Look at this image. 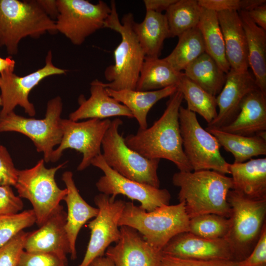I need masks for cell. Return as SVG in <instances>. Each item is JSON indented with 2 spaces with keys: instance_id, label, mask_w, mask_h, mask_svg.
Wrapping results in <instances>:
<instances>
[{
  "instance_id": "1",
  "label": "cell",
  "mask_w": 266,
  "mask_h": 266,
  "mask_svg": "<svg viewBox=\"0 0 266 266\" xmlns=\"http://www.w3.org/2000/svg\"><path fill=\"white\" fill-rule=\"evenodd\" d=\"M183 100L177 89L170 96L166 107L160 118L145 129L124 138L131 149L149 159H165L172 162L180 171L193 169L183 151L179 121V111Z\"/></svg>"
},
{
  "instance_id": "2",
  "label": "cell",
  "mask_w": 266,
  "mask_h": 266,
  "mask_svg": "<svg viewBox=\"0 0 266 266\" xmlns=\"http://www.w3.org/2000/svg\"><path fill=\"white\" fill-rule=\"evenodd\" d=\"M172 181L180 189L178 199L184 203L190 219L210 213L230 217L227 196L233 189L231 177L210 170L179 171L173 174Z\"/></svg>"
},
{
  "instance_id": "3",
  "label": "cell",
  "mask_w": 266,
  "mask_h": 266,
  "mask_svg": "<svg viewBox=\"0 0 266 266\" xmlns=\"http://www.w3.org/2000/svg\"><path fill=\"white\" fill-rule=\"evenodd\" d=\"M110 6L111 13L104 28L118 33L121 40L114 51V64L104 70V77L109 82L102 84L105 88L115 91L135 90L145 55L133 29V14H125L121 22L114 0L111 1Z\"/></svg>"
},
{
  "instance_id": "4",
  "label": "cell",
  "mask_w": 266,
  "mask_h": 266,
  "mask_svg": "<svg viewBox=\"0 0 266 266\" xmlns=\"http://www.w3.org/2000/svg\"><path fill=\"white\" fill-rule=\"evenodd\" d=\"M189 220L183 202L164 205L152 211L126 202L118 225L135 229L151 246L162 251L173 236L189 232Z\"/></svg>"
},
{
  "instance_id": "5",
  "label": "cell",
  "mask_w": 266,
  "mask_h": 266,
  "mask_svg": "<svg viewBox=\"0 0 266 266\" xmlns=\"http://www.w3.org/2000/svg\"><path fill=\"white\" fill-rule=\"evenodd\" d=\"M57 32L55 21L44 11L38 0H0V47L11 57L18 53L20 41Z\"/></svg>"
},
{
  "instance_id": "6",
  "label": "cell",
  "mask_w": 266,
  "mask_h": 266,
  "mask_svg": "<svg viewBox=\"0 0 266 266\" xmlns=\"http://www.w3.org/2000/svg\"><path fill=\"white\" fill-rule=\"evenodd\" d=\"M44 162L41 159L32 168L18 170L14 186L18 196L32 204L39 227L60 207L67 194V189L59 187L55 178L66 162L51 168L46 167Z\"/></svg>"
},
{
  "instance_id": "7",
  "label": "cell",
  "mask_w": 266,
  "mask_h": 266,
  "mask_svg": "<svg viewBox=\"0 0 266 266\" xmlns=\"http://www.w3.org/2000/svg\"><path fill=\"white\" fill-rule=\"evenodd\" d=\"M122 121H111L101 142L103 159L106 164L123 176L143 184L160 188L157 170L160 159L146 158L129 148L119 133Z\"/></svg>"
},
{
  "instance_id": "8",
  "label": "cell",
  "mask_w": 266,
  "mask_h": 266,
  "mask_svg": "<svg viewBox=\"0 0 266 266\" xmlns=\"http://www.w3.org/2000/svg\"><path fill=\"white\" fill-rule=\"evenodd\" d=\"M227 200L231 208V226L225 238L238 262L249 255L260 236L266 224V200H251L231 190Z\"/></svg>"
},
{
  "instance_id": "9",
  "label": "cell",
  "mask_w": 266,
  "mask_h": 266,
  "mask_svg": "<svg viewBox=\"0 0 266 266\" xmlns=\"http://www.w3.org/2000/svg\"><path fill=\"white\" fill-rule=\"evenodd\" d=\"M62 99L57 96L48 101L43 119L27 118L12 112L0 117V133L15 132L27 136L37 151L43 153L44 162H49L54 147L60 144L62 138Z\"/></svg>"
},
{
  "instance_id": "10",
  "label": "cell",
  "mask_w": 266,
  "mask_h": 266,
  "mask_svg": "<svg viewBox=\"0 0 266 266\" xmlns=\"http://www.w3.org/2000/svg\"><path fill=\"white\" fill-rule=\"evenodd\" d=\"M179 121L183 151L193 171L210 170L230 174L229 163L221 154L218 141L201 126L196 114L181 106Z\"/></svg>"
},
{
  "instance_id": "11",
  "label": "cell",
  "mask_w": 266,
  "mask_h": 266,
  "mask_svg": "<svg viewBox=\"0 0 266 266\" xmlns=\"http://www.w3.org/2000/svg\"><path fill=\"white\" fill-rule=\"evenodd\" d=\"M58 15L57 32L75 45L100 29L111 13V7L103 0L94 4L86 0H56Z\"/></svg>"
},
{
  "instance_id": "12",
  "label": "cell",
  "mask_w": 266,
  "mask_h": 266,
  "mask_svg": "<svg viewBox=\"0 0 266 266\" xmlns=\"http://www.w3.org/2000/svg\"><path fill=\"white\" fill-rule=\"evenodd\" d=\"M110 123L108 119H90L82 122L62 119V138L59 146L54 150L50 162H57L64 150L72 149L83 154L77 170L87 168L92 160L101 154L102 140Z\"/></svg>"
},
{
  "instance_id": "13",
  "label": "cell",
  "mask_w": 266,
  "mask_h": 266,
  "mask_svg": "<svg viewBox=\"0 0 266 266\" xmlns=\"http://www.w3.org/2000/svg\"><path fill=\"white\" fill-rule=\"evenodd\" d=\"M91 165L103 172L96 183L97 189L101 193L115 199L122 195L132 200L140 202L139 206L147 211L169 203L171 195L166 189H160L128 179L109 167L105 162L101 154L96 157Z\"/></svg>"
},
{
  "instance_id": "14",
  "label": "cell",
  "mask_w": 266,
  "mask_h": 266,
  "mask_svg": "<svg viewBox=\"0 0 266 266\" xmlns=\"http://www.w3.org/2000/svg\"><path fill=\"white\" fill-rule=\"evenodd\" d=\"M94 202L99 213L88 223L90 238L84 257L78 266H89L96 258L104 256L110 245L117 243L121 237L118 222L126 202L102 193L95 197Z\"/></svg>"
},
{
  "instance_id": "15",
  "label": "cell",
  "mask_w": 266,
  "mask_h": 266,
  "mask_svg": "<svg viewBox=\"0 0 266 266\" xmlns=\"http://www.w3.org/2000/svg\"><path fill=\"white\" fill-rule=\"evenodd\" d=\"M66 70L59 68L52 63L51 51L45 58L44 66L24 76L17 75L14 71H5L0 74V98L2 108L0 117L13 112L17 106L23 108L31 117L35 115V109L29 100L31 91L43 79L55 75L65 74Z\"/></svg>"
},
{
  "instance_id": "16",
  "label": "cell",
  "mask_w": 266,
  "mask_h": 266,
  "mask_svg": "<svg viewBox=\"0 0 266 266\" xmlns=\"http://www.w3.org/2000/svg\"><path fill=\"white\" fill-rule=\"evenodd\" d=\"M162 252L163 254L181 259L235 261L232 247L226 238L207 239L189 232L173 236Z\"/></svg>"
},
{
  "instance_id": "17",
  "label": "cell",
  "mask_w": 266,
  "mask_h": 266,
  "mask_svg": "<svg viewBox=\"0 0 266 266\" xmlns=\"http://www.w3.org/2000/svg\"><path fill=\"white\" fill-rule=\"evenodd\" d=\"M121 237L114 246H109L105 255L116 266H158L163 255L151 246L135 229L120 227Z\"/></svg>"
},
{
  "instance_id": "18",
  "label": "cell",
  "mask_w": 266,
  "mask_h": 266,
  "mask_svg": "<svg viewBox=\"0 0 266 266\" xmlns=\"http://www.w3.org/2000/svg\"><path fill=\"white\" fill-rule=\"evenodd\" d=\"M256 89L254 77L249 71L237 72L231 69L222 90L216 97L217 115L206 128L220 129L232 122L239 112L243 99Z\"/></svg>"
},
{
  "instance_id": "19",
  "label": "cell",
  "mask_w": 266,
  "mask_h": 266,
  "mask_svg": "<svg viewBox=\"0 0 266 266\" xmlns=\"http://www.w3.org/2000/svg\"><path fill=\"white\" fill-rule=\"evenodd\" d=\"M66 212L62 205L39 228L28 232L24 250L55 254L67 260L70 254V246L65 229Z\"/></svg>"
},
{
  "instance_id": "20",
  "label": "cell",
  "mask_w": 266,
  "mask_h": 266,
  "mask_svg": "<svg viewBox=\"0 0 266 266\" xmlns=\"http://www.w3.org/2000/svg\"><path fill=\"white\" fill-rule=\"evenodd\" d=\"M90 85V97L88 99L82 96L79 98V106L69 114V119L78 121L85 119H105L114 116L133 118L125 105L107 94L102 82L96 79Z\"/></svg>"
},
{
  "instance_id": "21",
  "label": "cell",
  "mask_w": 266,
  "mask_h": 266,
  "mask_svg": "<svg viewBox=\"0 0 266 266\" xmlns=\"http://www.w3.org/2000/svg\"><path fill=\"white\" fill-rule=\"evenodd\" d=\"M217 16L231 69L237 72L248 71L247 40L238 12L221 11L217 12Z\"/></svg>"
},
{
  "instance_id": "22",
  "label": "cell",
  "mask_w": 266,
  "mask_h": 266,
  "mask_svg": "<svg viewBox=\"0 0 266 266\" xmlns=\"http://www.w3.org/2000/svg\"><path fill=\"white\" fill-rule=\"evenodd\" d=\"M62 179L67 189V194L64 200L67 209L65 229L70 246L71 259L75 260L77 258L76 242L79 231L89 220L98 215L99 209L89 204L81 197L75 185L71 171L64 172Z\"/></svg>"
},
{
  "instance_id": "23",
  "label": "cell",
  "mask_w": 266,
  "mask_h": 266,
  "mask_svg": "<svg viewBox=\"0 0 266 266\" xmlns=\"http://www.w3.org/2000/svg\"><path fill=\"white\" fill-rule=\"evenodd\" d=\"M217 129L246 136L266 131V95L259 89L248 93L242 100L235 119Z\"/></svg>"
},
{
  "instance_id": "24",
  "label": "cell",
  "mask_w": 266,
  "mask_h": 266,
  "mask_svg": "<svg viewBox=\"0 0 266 266\" xmlns=\"http://www.w3.org/2000/svg\"><path fill=\"white\" fill-rule=\"evenodd\" d=\"M233 189L254 200H266V158L229 164Z\"/></svg>"
},
{
  "instance_id": "25",
  "label": "cell",
  "mask_w": 266,
  "mask_h": 266,
  "mask_svg": "<svg viewBox=\"0 0 266 266\" xmlns=\"http://www.w3.org/2000/svg\"><path fill=\"white\" fill-rule=\"evenodd\" d=\"M244 30L248 61L258 89L266 95V32L255 24L247 12L238 11Z\"/></svg>"
},
{
  "instance_id": "26",
  "label": "cell",
  "mask_w": 266,
  "mask_h": 266,
  "mask_svg": "<svg viewBox=\"0 0 266 266\" xmlns=\"http://www.w3.org/2000/svg\"><path fill=\"white\" fill-rule=\"evenodd\" d=\"M107 94L125 105L131 112L133 118L137 120L140 129L147 128V116L151 108L158 101L170 97L177 90L176 86L162 89L139 91L125 89L115 91L105 88Z\"/></svg>"
},
{
  "instance_id": "27",
  "label": "cell",
  "mask_w": 266,
  "mask_h": 266,
  "mask_svg": "<svg viewBox=\"0 0 266 266\" xmlns=\"http://www.w3.org/2000/svg\"><path fill=\"white\" fill-rule=\"evenodd\" d=\"M133 27L145 57L159 58L165 40L170 37L165 14L146 10L143 21Z\"/></svg>"
},
{
  "instance_id": "28",
  "label": "cell",
  "mask_w": 266,
  "mask_h": 266,
  "mask_svg": "<svg viewBox=\"0 0 266 266\" xmlns=\"http://www.w3.org/2000/svg\"><path fill=\"white\" fill-rule=\"evenodd\" d=\"M217 139L220 146L234 157V163L246 162L253 157L266 155V131L246 136L217 129H205Z\"/></svg>"
},
{
  "instance_id": "29",
  "label": "cell",
  "mask_w": 266,
  "mask_h": 266,
  "mask_svg": "<svg viewBox=\"0 0 266 266\" xmlns=\"http://www.w3.org/2000/svg\"><path fill=\"white\" fill-rule=\"evenodd\" d=\"M182 74L175 70L164 58L145 57L135 90L149 91L176 86Z\"/></svg>"
},
{
  "instance_id": "30",
  "label": "cell",
  "mask_w": 266,
  "mask_h": 266,
  "mask_svg": "<svg viewBox=\"0 0 266 266\" xmlns=\"http://www.w3.org/2000/svg\"><path fill=\"white\" fill-rule=\"evenodd\" d=\"M197 27L201 33L205 53L212 57L227 74L231 67L226 57L225 42L217 13L202 8Z\"/></svg>"
},
{
  "instance_id": "31",
  "label": "cell",
  "mask_w": 266,
  "mask_h": 266,
  "mask_svg": "<svg viewBox=\"0 0 266 266\" xmlns=\"http://www.w3.org/2000/svg\"><path fill=\"white\" fill-rule=\"evenodd\" d=\"M184 74L209 94L216 97L222 90L226 75L214 60L204 52L184 69Z\"/></svg>"
},
{
  "instance_id": "32",
  "label": "cell",
  "mask_w": 266,
  "mask_h": 266,
  "mask_svg": "<svg viewBox=\"0 0 266 266\" xmlns=\"http://www.w3.org/2000/svg\"><path fill=\"white\" fill-rule=\"evenodd\" d=\"M176 87L182 93L189 110L199 114L207 124L216 117L218 112L215 96L192 81L184 73Z\"/></svg>"
},
{
  "instance_id": "33",
  "label": "cell",
  "mask_w": 266,
  "mask_h": 266,
  "mask_svg": "<svg viewBox=\"0 0 266 266\" xmlns=\"http://www.w3.org/2000/svg\"><path fill=\"white\" fill-rule=\"evenodd\" d=\"M204 52L201 34L196 27L179 36L177 45L164 59L175 70L181 72Z\"/></svg>"
},
{
  "instance_id": "34",
  "label": "cell",
  "mask_w": 266,
  "mask_h": 266,
  "mask_svg": "<svg viewBox=\"0 0 266 266\" xmlns=\"http://www.w3.org/2000/svg\"><path fill=\"white\" fill-rule=\"evenodd\" d=\"M202 7L197 0H177L166 12L170 37L197 27Z\"/></svg>"
},
{
  "instance_id": "35",
  "label": "cell",
  "mask_w": 266,
  "mask_h": 266,
  "mask_svg": "<svg viewBox=\"0 0 266 266\" xmlns=\"http://www.w3.org/2000/svg\"><path fill=\"white\" fill-rule=\"evenodd\" d=\"M229 218L216 214H205L194 217L189 220V232L211 239L226 238L230 229Z\"/></svg>"
},
{
  "instance_id": "36",
  "label": "cell",
  "mask_w": 266,
  "mask_h": 266,
  "mask_svg": "<svg viewBox=\"0 0 266 266\" xmlns=\"http://www.w3.org/2000/svg\"><path fill=\"white\" fill-rule=\"evenodd\" d=\"M35 223L36 217L33 209L0 215V247Z\"/></svg>"
},
{
  "instance_id": "37",
  "label": "cell",
  "mask_w": 266,
  "mask_h": 266,
  "mask_svg": "<svg viewBox=\"0 0 266 266\" xmlns=\"http://www.w3.org/2000/svg\"><path fill=\"white\" fill-rule=\"evenodd\" d=\"M27 234L23 231L0 247V266H18Z\"/></svg>"
},
{
  "instance_id": "38",
  "label": "cell",
  "mask_w": 266,
  "mask_h": 266,
  "mask_svg": "<svg viewBox=\"0 0 266 266\" xmlns=\"http://www.w3.org/2000/svg\"><path fill=\"white\" fill-rule=\"evenodd\" d=\"M18 266H67V260L51 253L24 250Z\"/></svg>"
},
{
  "instance_id": "39",
  "label": "cell",
  "mask_w": 266,
  "mask_h": 266,
  "mask_svg": "<svg viewBox=\"0 0 266 266\" xmlns=\"http://www.w3.org/2000/svg\"><path fill=\"white\" fill-rule=\"evenodd\" d=\"M158 266H237V262L233 260L185 259L163 254Z\"/></svg>"
},
{
  "instance_id": "40",
  "label": "cell",
  "mask_w": 266,
  "mask_h": 266,
  "mask_svg": "<svg viewBox=\"0 0 266 266\" xmlns=\"http://www.w3.org/2000/svg\"><path fill=\"white\" fill-rule=\"evenodd\" d=\"M18 173L8 150L0 144V186H14Z\"/></svg>"
},
{
  "instance_id": "41",
  "label": "cell",
  "mask_w": 266,
  "mask_h": 266,
  "mask_svg": "<svg viewBox=\"0 0 266 266\" xmlns=\"http://www.w3.org/2000/svg\"><path fill=\"white\" fill-rule=\"evenodd\" d=\"M24 204L9 186H0V215L20 212Z\"/></svg>"
},
{
  "instance_id": "42",
  "label": "cell",
  "mask_w": 266,
  "mask_h": 266,
  "mask_svg": "<svg viewBox=\"0 0 266 266\" xmlns=\"http://www.w3.org/2000/svg\"><path fill=\"white\" fill-rule=\"evenodd\" d=\"M237 266H266V224L252 251L244 259L237 262Z\"/></svg>"
},
{
  "instance_id": "43",
  "label": "cell",
  "mask_w": 266,
  "mask_h": 266,
  "mask_svg": "<svg viewBox=\"0 0 266 266\" xmlns=\"http://www.w3.org/2000/svg\"><path fill=\"white\" fill-rule=\"evenodd\" d=\"M200 6L203 8L219 12L224 11L243 10V0H198Z\"/></svg>"
},
{
  "instance_id": "44",
  "label": "cell",
  "mask_w": 266,
  "mask_h": 266,
  "mask_svg": "<svg viewBox=\"0 0 266 266\" xmlns=\"http://www.w3.org/2000/svg\"><path fill=\"white\" fill-rule=\"evenodd\" d=\"M246 12L255 24L266 31V3Z\"/></svg>"
},
{
  "instance_id": "45",
  "label": "cell",
  "mask_w": 266,
  "mask_h": 266,
  "mask_svg": "<svg viewBox=\"0 0 266 266\" xmlns=\"http://www.w3.org/2000/svg\"><path fill=\"white\" fill-rule=\"evenodd\" d=\"M177 0H144L146 10L162 13L166 11Z\"/></svg>"
},
{
  "instance_id": "46",
  "label": "cell",
  "mask_w": 266,
  "mask_h": 266,
  "mask_svg": "<svg viewBox=\"0 0 266 266\" xmlns=\"http://www.w3.org/2000/svg\"><path fill=\"white\" fill-rule=\"evenodd\" d=\"M38 1L44 11L52 19L57 17L58 10L56 0H38Z\"/></svg>"
},
{
  "instance_id": "47",
  "label": "cell",
  "mask_w": 266,
  "mask_h": 266,
  "mask_svg": "<svg viewBox=\"0 0 266 266\" xmlns=\"http://www.w3.org/2000/svg\"><path fill=\"white\" fill-rule=\"evenodd\" d=\"M15 65V61L11 56L5 59L0 57V74L5 71H14Z\"/></svg>"
},
{
  "instance_id": "48",
  "label": "cell",
  "mask_w": 266,
  "mask_h": 266,
  "mask_svg": "<svg viewBox=\"0 0 266 266\" xmlns=\"http://www.w3.org/2000/svg\"><path fill=\"white\" fill-rule=\"evenodd\" d=\"M89 266H116L114 263L106 256L100 257L95 259Z\"/></svg>"
},
{
  "instance_id": "49",
  "label": "cell",
  "mask_w": 266,
  "mask_h": 266,
  "mask_svg": "<svg viewBox=\"0 0 266 266\" xmlns=\"http://www.w3.org/2000/svg\"><path fill=\"white\" fill-rule=\"evenodd\" d=\"M1 106V100L0 96V106Z\"/></svg>"
}]
</instances>
